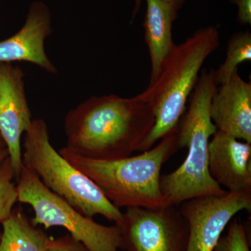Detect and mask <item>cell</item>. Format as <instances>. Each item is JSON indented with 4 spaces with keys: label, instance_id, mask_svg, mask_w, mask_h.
Returning <instances> with one entry per match:
<instances>
[{
    "label": "cell",
    "instance_id": "obj_17",
    "mask_svg": "<svg viewBox=\"0 0 251 251\" xmlns=\"http://www.w3.org/2000/svg\"><path fill=\"white\" fill-rule=\"evenodd\" d=\"M214 251H251L247 229L240 220L229 222L227 234L221 237Z\"/></svg>",
    "mask_w": 251,
    "mask_h": 251
},
{
    "label": "cell",
    "instance_id": "obj_13",
    "mask_svg": "<svg viewBox=\"0 0 251 251\" xmlns=\"http://www.w3.org/2000/svg\"><path fill=\"white\" fill-rule=\"evenodd\" d=\"M177 15V10L163 0H147V11L143 26L145 42L151 60V70L149 85L156 80L163 62L175 46L172 30Z\"/></svg>",
    "mask_w": 251,
    "mask_h": 251
},
{
    "label": "cell",
    "instance_id": "obj_6",
    "mask_svg": "<svg viewBox=\"0 0 251 251\" xmlns=\"http://www.w3.org/2000/svg\"><path fill=\"white\" fill-rule=\"evenodd\" d=\"M18 201L34 211V226L46 229L62 227L89 251H120L122 239L120 229L105 226L79 212L74 206L46 187L32 172L23 166L17 179Z\"/></svg>",
    "mask_w": 251,
    "mask_h": 251
},
{
    "label": "cell",
    "instance_id": "obj_1",
    "mask_svg": "<svg viewBox=\"0 0 251 251\" xmlns=\"http://www.w3.org/2000/svg\"><path fill=\"white\" fill-rule=\"evenodd\" d=\"M154 123L152 105L139 95L92 97L66 115L65 148L92 159L125 158L138 151Z\"/></svg>",
    "mask_w": 251,
    "mask_h": 251
},
{
    "label": "cell",
    "instance_id": "obj_20",
    "mask_svg": "<svg viewBox=\"0 0 251 251\" xmlns=\"http://www.w3.org/2000/svg\"><path fill=\"white\" fill-rule=\"evenodd\" d=\"M163 1L171 5L175 9L179 11V9L182 8V6L187 1V0H163Z\"/></svg>",
    "mask_w": 251,
    "mask_h": 251
},
{
    "label": "cell",
    "instance_id": "obj_15",
    "mask_svg": "<svg viewBox=\"0 0 251 251\" xmlns=\"http://www.w3.org/2000/svg\"><path fill=\"white\" fill-rule=\"evenodd\" d=\"M251 60V34L249 30L235 33L227 43L226 57L224 63L215 73L218 86L226 83L230 79L238 66Z\"/></svg>",
    "mask_w": 251,
    "mask_h": 251
},
{
    "label": "cell",
    "instance_id": "obj_8",
    "mask_svg": "<svg viewBox=\"0 0 251 251\" xmlns=\"http://www.w3.org/2000/svg\"><path fill=\"white\" fill-rule=\"evenodd\" d=\"M179 209L188 225L185 251H214L226 226L236 214L251 211V191L193 198L181 203Z\"/></svg>",
    "mask_w": 251,
    "mask_h": 251
},
{
    "label": "cell",
    "instance_id": "obj_7",
    "mask_svg": "<svg viewBox=\"0 0 251 251\" xmlns=\"http://www.w3.org/2000/svg\"><path fill=\"white\" fill-rule=\"evenodd\" d=\"M116 226L126 251L186 250L188 225L176 206L126 208Z\"/></svg>",
    "mask_w": 251,
    "mask_h": 251
},
{
    "label": "cell",
    "instance_id": "obj_21",
    "mask_svg": "<svg viewBox=\"0 0 251 251\" xmlns=\"http://www.w3.org/2000/svg\"><path fill=\"white\" fill-rule=\"evenodd\" d=\"M9 157V151H8L6 147L0 148V170H1L3 163H4V161H6Z\"/></svg>",
    "mask_w": 251,
    "mask_h": 251
},
{
    "label": "cell",
    "instance_id": "obj_19",
    "mask_svg": "<svg viewBox=\"0 0 251 251\" xmlns=\"http://www.w3.org/2000/svg\"><path fill=\"white\" fill-rule=\"evenodd\" d=\"M238 8L237 22L244 25L251 24V0H229Z\"/></svg>",
    "mask_w": 251,
    "mask_h": 251
},
{
    "label": "cell",
    "instance_id": "obj_16",
    "mask_svg": "<svg viewBox=\"0 0 251 251\" xmlns=\"http://www.w3.org/2000/svg\"><path fill=\"white\" fill-rule=\"evenodd\" d=\"M9 157L4 161L0 170V224L12 212L14 204L18 202L17 186Z\"/></svg>",
    "mask_w": 251,
    "mask_h": 251
},
{
    "label": "cell",
    "instance_id": "obj_12",
    "mask_svg": "<svg viewBox=\"0 0 251 251\" xmlns=\"http://www.w3.org/2000/svg\"><path fill=\"white\" fill-rule=\"evenodd\" d=\"M216 129L251 144V84L237 70L216 90L210 107Z\"/></svg>",
    "mask_w": 251,
    "mask_h": 251
},
{
    "label": "cell",
    "instance_id": "obj_3",
    "mask_svg": "<svg viewBox=\"0 0 251 251\" xmlns=\"http://www.w3.org/2000/svg\"><path fill=\"white\" fill-rule=\"evenodd\" d=\"M218 88L213 69L201 72L189 97V106L177 125L179 148H187L182 164L161 177V189L168 205L179 206L193 198L221 197L227 191L211 177L208 170L209 145L216 127L211 120V100Z\"/></svg>",
    "mask_w": 251,
    "mask_h": 251
},
{
    "label": "cell",
    "instance_id": "obj_9",
    "mask_svg": "<svg viewBox=\"0 0 251 251\" xmlns=\"http://www.w3.org/2000/svg\"><path fill=\"white\" fill-rule=\"evenodd\" d=\"M31 115L25 90L24 74L10 63L0 64V135L9 151L17 179L23 168L21 138L31 126Z\"/></svg>",
    "mask_w": 251,
    "mask_h": 251
},
{
    "label": "cell",
    "instance_id": "obj_23",
    "mask_svg": "<svg viewBox=\"0 0 251 251\" xmlns=\"http://www.w3.org/2000/svg\"><path fill=\"white\" fill-rule=\"evenodd\" d=\"M4 147H6V145H5L2 138H1V135H0V148H4Z\"/></svg>",
    "mask_w": 251,
    "mask_h": 251
},
{
    "label": "cell",
    "instance_id": "obj_11",
    "mask_svg": "<svg viewBox=\"0 0 251 251\" xmlns=\"http://www.w3.org/2000/svg\"><path fill=\"white\" fill-rule=\"evenodd\" d=\"M208 170L227 192L251 191V144L216 129L209 142Z\"/></svg>",
    "mask_w": 251,
    "mask_h": 251
},
{
    "label": "cell",
    "instance_id": "obj_18",
    "mask_svg": "<svg viewBox=\"0 0 251 251\" xmlns=\"http://www.w3.org/2000/svg\"><path fill=\"white\" fill-rule=\"evenodd\" d=\"M47 251H89L87 248L74 239L70 234L50 239Z\"/></svg>",
    "mask_w": 251,
    "mask_h": 251
},
{
    "label": "cell",
    "instance_id": "obj_22",
    "mask_svg": "<svg viewBox=\"0 0 251 251\" xmlns=\"http://www.w3.org/2000/svg\"><path fill=\"white\" fill-rule=\"evenodd\" d=\"M142 0H135V7L134 11H133V18H134L135 15L139 11L140 5H141Z\"/></svg>",
    "mask_w": 251,
    "mask_h": 251
},
{
    "label": "cell",
    "instance_id": "obj_10",
    "mask_svg": "<svg viewBox=\"0 0 251 251\" xmlns=\"http://www.w3.org/2000/svg\"><path fill=\"white\" fill-rule=\"evenodd\" d=\"M52 32V15L49 6L41 1L31 3L21 29L0 41V64L29 62L50 74H57L45 49L46 39Z\"/></svg>",
    "mask_w": 251,
    "mask_h": 251
},
{
    "label": "cell",
    "instance_id": "obj_24",
    "mask_svg": "<svg viewBox=\"0 0 251 251\" xmlns=\"http://www.w3.org/2000/svg\"><path fill=\"white\" fill-rule=\"evenodd\" d=\"M0 237H1V234H0Z\"/></svg>",
    "mask_w": 251,
    "mask_h": 251
},
{
    "label": "cell",
    "instance_id": "obj_2",
    "mask_svg": "<svg viewBox=\"0 0 251 251\" xmlns=\"http://www.w3.org/2000/svg\"><path fill=\"white\" fill-rule=\"evenodd\" d=\"M179 149L176 127L154 148L137 156L109 161L92 159L65 147L59 153L90 177L119 209H155L168 205L161 189V172Z\"/></svg>",
    "mask_w": 251,
    "mask_h": 251
},
{
    "label": "cell",
    "instance_id": "obj_14",
    "mask_svg": "<svg viewBox=\"0 0 251 251\" xmlns=\"http://www.w3.org/2000/svg\"><path fill=\"white\" fill-rule=\"evenodd\" d=\"M1 225L0 251H47L50 237L37 228L22 209H13Z\"/></svg>",
    "mask_w": 251,
    "mask_h": 251
},
{
    "label": "cell",
    "instance_id": "obj_4",
    "mask_svg": "<svg viewBox=\"0 0 251 251\" xmlns=\"http://www.w3.org/2000/svg\"><path fill=\"white\" fill-rule=\"evenodd\" d=\"M220 41L217 28L209 26L198 29L184 42L175 44L156 80L138 94L151 104L155 115L152 130L138 151L150 150L177 127L203 64L219 47Z\"/></svg>",
    "mask_w": 251,
    "mask_h": 251
},
{
    "label": "cell",
    "instance_id": "obj_5",
    "mask_svg": "<svg viewBox=\"0 0 251 251\" xmlns=\"http://www.w3.org/2000/svg\"><path fill=\"white\" fill-rule=\"evenodd\" d=\"M23 166L34 173L46 187L88 217L103 216L119 225L123 213L105 197L90 177L56 151L50 140L47 124L33 120L25 133Z\"/></svg>",
    "mask_w": 251,
    "mask_h": 251
}]
</instances>
